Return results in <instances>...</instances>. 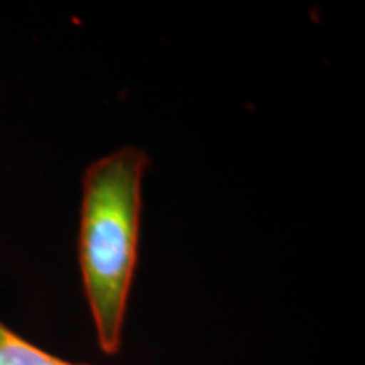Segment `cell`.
Masks as SVG:
<instances>
[{"label":"cell","mask_w":365,"mask_h":365,"mask_svg":"<svg viewBox=\"0 0 365 365\" xmlns=\"http://www.w3.org/2000/svg\"><path fill=\"white\" fill-rule=\"evenodd\" d=\"M149 159L125 145L95 161L83 176L78 259L100 350L120 352L137 266L143 176Z\"/></svg>","instance_id":"1"},{"label":"cell","mask_w":365,"mask_h":365,"mask_svg":"<svg viewBox=\"0 0 365 365\" xmlns=\"http://www.w3.org/2000/svg\"><path fill=\"white\" fill-rule=\"evenodd\" d=\"M0 365H90L70 362L31 344L0 322Z\"/></svg>","instance_id":"2"}]
</instances>
